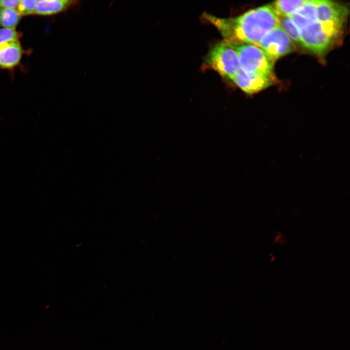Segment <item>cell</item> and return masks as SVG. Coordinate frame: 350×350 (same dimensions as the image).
Masks as SVG:
<instances>
[{
  "label": "cell",
  "instance_id": "cell-3",
  "mask_svg": "<svg viewBox=\"0 0 350 350\" xmlns=\"http://www.w3.org/2000/svg\"><path fill=\"white\" fill-rule=\"evenodd\" d=\"M228 41L237 52L240 69L242 70L265 75L274 74V63L260 47L248 44Z\"/></svg>",
  "mask_w": 350,
  "mask_h": 350
},
{
  "label": "cell",
  "instance_id": "cell-8",
  "mask_svg": "<svg viewBox=\"0 0 350 350\" xmlns=\"http://www.w3.org/2000/svg\"><path fill=\"white\" fill-rule=\"evenodd\" d=\"M23 54L18 40L10 41L0 44V68L11 69L17 66Z\"/></svg>",
  "mask_w": 350,
  "mask_h": 350
},
{
  "label": "cell",
  "instance_id": "cell-13",
  "mask_svg": "<svg viewBox=\"0 0 350 350\" xmlns=\"http://www.w3.org/2000/svg\"><path fill=\"white\" fill-rule=\"evenodd\" d=\"M278 17L280 26L292 42L301 44L300 31L291 18L286 17Z\"/></svg>",
  "mask_w": 350,
  "mask_h": 350
},
{
  "label": "cell",
  "instance_id": "cell-10",
  "mask_svg": "<svg viewBox=\"0 0 350 350\" xmlns=\"http://www.w3.org/2000/svg\"><path fill=\"white\" fill-rule=\"evenodd\" d=\"M289 18L299 31L316 21V0H306L302 7Z\"/></svg>",
  "mask_w": 350,
  "mask_h": 350
},
{
  "label": "cell",
  "instance_id": "cell-1",
  "mask_svg": "<svg viewBox=\"0 0 350 350\" xmlns=\"http://www.w3.org/2000/svg\"><path fill=\"white\" fill-rule=\"evenodd\" d=\"M202 18L215 27L225 40L256 46L268 32L280 24L279 17L271 4L234 18H221L204 13Z\"/></svg>",
  "mask_w": 350,
  "mask_h": 350
},
{
  "label": "cell",
  "instance_id": "cell-15",
  "mask_svg": "<svg viewBox=\"0 0 350 350\" xmlns=\"http://www.w3.org/2000/svg\"><path fill=\"white\" fill-rule=\"evenodd\" d=\"M20 34L15 29H0V44L7 41L18 40Z\"/></svg>",
  "mask_w": 350,
  "mask_h": 350
},
{
  "label": "cell",
  "instance_id": "cell-12",
  "mask_svg": "<svg viewBox=\"0 0 350 350\" xmlns=\"http://www.w3.org/2000/svg\"><path fill=\"white\" fill-rule=\"evenodd\" d=\"M20 15L16 9L0 8V25L9 29H14L18 24Z\"/></svg>",
  "mask_w": 350,
  "mask_h": 350
},
{
  "label": "cell",
  "instance_id": "cell-6",
  "mask_svg": "<svg viewBox=\"0 0 350 350\" xmlns=\"http://www.w3.org/2000/svg\"><path fill=\"white\" fill-rule=\"evenodd\" d=\"M246 93L252 94L258 92L275 82L274 74L265 75L244 71L241 69L231 80Z\"/></svg>",
  "mask_w": 350,
  "mask_h": 350
},
{
  "label": "cell",
  "instance_id": "cell-5",
  "mask_svg": "<svg viewBox=\"0 0 350 350\" xmlns=\"http://www.w3.org/2000/svg\"><path fill=\"white\" fill-rule=\"evenodd\" d=\"M258 47L274 63L277 59L293 50L292 41L280 24L262 38Z\"/></svg>",
  "mask_w": 350,
  "mask_h": 350
},
{
  "label": "cell",
  "instance_id": "cell-2",
  "mask_svg": "<svg viewBox=\"0 0 350 350\" xmlns=\"http://www.w3.org/2000/svg\"><path fill=\"white\" fill-rule=\"evenodd\" d=\"M343 24L315 21L300 30V42L317 54L326 52L340 35Z\"/></svg>",
  "mask_w": 350,
  "mask_h": 350
},
{
  "label": "cell",
  "instance_id": "cell-16",
  "mask_svg": "<svg viewBox=\"0 0 350 350\" xmlns=\"http://www.w3.org/2000/svg\"><path fill=\"white\" fill-rule=\"evenodd\" d=\"M19 0H0V8H11L17 10Z\"/></svg>",
  "mask_w": 350,
  "mask_h": 350
},
{
  "label": "cell",
  "instance_id": "cell-9",
  "mask_svg": "<svg viewBox=\"0 0 350 350\" xmlns=\"http://www.w3.org/2000/svg\"><path fill=\"white\" fill-rule=\"evenodd\" d=\"M78 3L77 0H37L35 14L52 16L65 12Z\"/></svg>",
  "mask_w": 350,
  "mask_h": 350
},
{
  "label": "cell",
  "instance_id": "cell-7",
  "mask_svg": "<svg viewBox=\"0 0 350 350\" xmlns=\"http://www.w3.org/2000/svg\"><path fill=\"white\" fill-rule=\"evenodd\" d=\"M316 19L320 22L343 24L348 14L347 7L328 0H316Z\"/></svg>",
  "mask_w": 350,
  "mask_h": 350
},
{
  "label": "cell",
  "instance_id": "cell-11",
  "mask_svg": "<svg viewBox=\"0 0 350 350\" xmlns=\"http://www.w3.org/2000/svg\"><path fill=\"white\" fill-rule=\"evenodd\" d=\"M306 0H277L271 6L278 16L290 17L305 3Z\"/></svg>",
  "mask_w": 350,
  "mask_h": 350
},
{
  "label": "cell",
  "instance_id": "cell-4",
  "mask_svg": "<svg viewBox=\"0 0 350 350\" xmlns=\"http://www.w3.org/2000/svg\"><path fill=\"white\" fill-rule=\"evenodd\" d=\"M206 64L222 76L232 80L240 69L238 54L229 43L225 40L210 50Z\"/></svg>",
  "mask_w": 350,
  "mask_h": 350
},
{
  "label": "cell",
  "instance_id": "cell-14",
  "mask_svg": "<svg viewBox=\"0 0 350 350\" xmlns=\"http://www.w3.org/2000/svg\"><path fill=\"white\" fill-rule=\"evenodd\" d=\"M37 0H19L17 10L21 16H28L35 14Z\"/></svg>",
  "mask_w": 350,
  "mask_h": 350
}]
</instances>
